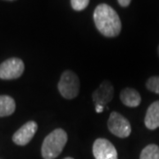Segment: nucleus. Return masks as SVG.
<instances>
[{
	"mask_svg": "<svg viewBox=\"0 0 159 159\" xmlns=\"http://www.w3.org/2000/svg\"><path fill=\"white\" fill-rule=\"evenodd\" d=\"M118 2L122 7H126L130 5L131 0H118Z\"/></svg>",
	"mask_w": 159,
	"mask_h": 159,
	"instance_id": "2eb2a0df",
	"label": "nucleus"
},
{
	"mask_svg": "<svg viewBox=\"0 0 159 159\" xmlns=\"http://www.w3.org/2000/svg\"><path fill=\"white\" fill-rule=\"evenodd\" d=\"M60 95L66 99H74L79 95L80 80L73 71H65L57 84Z\"/></svg>",
	"mask_w": 159,
	"mask_h": 159,
	"instance_id": "7ed1b4c3",
	"label": "nucleus"
},
{
	"mask_svg": "<svg viewBox=\"0 0 159 159\" xmlns=\"http://www.w3.org/2000/svg\"><path fill=\"white\" fill-rule=\"evenodd\" d=\"M146 87L148 90L152 91L154 93L159 94V76H153L150 77L147 80Z\"/></svg>",
	"mask_w": 159,
	"mask_h": 159,
	"instance_id": "ddd939ff",
	"label": "nucleus"
},
{
	"mask_svg": "<svg viewBox=\"0 0 159 159\" xmlns=\"http://www.w3.org/2000/svg\"><path fill=\"white\" fill-rule=\"evenodd\" d=\"M145 125L150 130H155L159 127V101L150 104L145 116Z\"/></svg>",
	"mask_w": 159,
	"mask_h": 159,
	"instance_id": "1a4fd4ad",
	"label": "nucleus"
},
{
	"mask_svg": "<svg viewBox=\"0 0 159 159\" xmlns=\"http://www.w3.org/2000/svg\"><path fill=\"white\" fill-rule=\"evenodd\" d=\"M108 128L112 134L119 138L128 137L132 131L129 121L121 114L116 111L111 112L110 115L108 120Z\"/></svg>",
	"mask_w": 159,
	"mask_h": 159,
	"instance_id": "20e7f679",
	"label": "nucleus"
},
{
	"mask_svg": "<svg viewBox=\"0 0 159 159\" xmlns=\"http://www.w3.org/2000/svg\"><path fill=\"white\" fill-rule=\"evenodd\" d=\"M67 142V134L61 128H57L47 135L42 145V156L44 159L57 157Z\"/></svg>",
	"mask_w": 159,
	"mask_h": 159,
	"instance_id": "f03ea898",
	"label": "nucleus"
},
{
	"mask_svg": "<svg viewBox=\"0 0 159 159\" xmlns=\"http://www.w3.org/2000/svg\"><path fill=\"white\" fill-rule=\"evenodd\" d=\"M120 100L127 107H137L142 102V97L137 90L126 88L121 91Z\"/></svg>",
	"mask_w": 159,
	"mask_h": 159,
	"instance_id": "9d476101",
	"label": "nucleus"
},
{
	"mask_svg": "<svg viewBox=\"0 0 159 159\" xmlns=\"http://www.w3.org/2000/svg\"><path fill=\"white\" fill-rule=\"evenodd\" d=\"M158 54H159V46H158Z\"/></svg>",
	"mask_w": 159,
	"mask_h": 159,
	"instance_id": "a211bd4d",
	"label": "nucleus"
},
{
	"mask_svg": "<svg viewBox=\"0 0 159 159\" xmlns=\"http://www.w3.org/2000/svg\"><path fill=\"white\" fill-rule=\"evenodd\" d=\"M89 4V0H71V6L75 11L84 10Z\"/></svg>",
	"mask_w": 159,
	"mask_h": 159,
	"instance_id": "4468645a",
	"label": "nucleus"
},
{
	"mask_svg": "<svg viewBox=\"0 0 159 159\" xmlns=\"http://www.w3.org/2000/svg\"><path fill=\"white\" fill-rule=\"evenodd\" d=\"M102 111H103V106L98 105V104L96 105V111H97V113H101V112H102Z\"/></svg>",
	"mask_w": 159,
	"mask_h": 159,
	"instance_id": "dca6fc26",
	"label": "nucleus"
},
{
	"mask_svg": "<svg viewBox=\"0 0 159 159\" xmlns=\"http://www.w3.org/2000/svg\"><path fill=\"white\" fill-rule=\"evenodd\" d=\"M113 92L114 89L112 84L108 80H104L101 83V85L98 87V89H96L93 93L92 98L96 103V105L98 104V105L104 106L112 100Z\"/></svg>",
	"mask_w": 159,
	"mask_h": 159,
	"instance_id": "6e6552de",
	"label": "nucleus"
},
{
	"mask_svg": "<svg viewBox=\"0 0 159 159\" xmlns=\"http://www.w3.org/2000/svg\"><path fill=\"white\" fill-rule=\"evenodd\" d=\"M94 21L98 31L106 37H115L121 31V21L117 11L106 4L97 6Z\"/></svg>",
	"mask_w": 159,
	"mask_h": 159,
	"instance_id": "f257e3e1",
	"label": "nucleus"
},
{
	"mask_svg": "<svg viewBox=\"0 0 159 159\" xmlns=\"http://www.w3.org/2000/svg\"><path fill=\"white\" fill-rule=\"evenodd\" d=\"M24 63L17 57H11L0 65V79H17L22 75L24 72Z\"/></svg>",
	"mask_w": 159,
	"mask_h": 159,
	"instance_id": "39448f33",
	"label": "nucleus"
},
{
	"mask_svg": "<svg viewBox=\"0 0 159 159\" xmlns=\"http://www.w3.org/2000/svg\"><path fill=\"white\" fill-rule=\"evenodd\" d=\"M37 124L34 121H29L16 131L12 136V141L15 144L20 146H25L29 143L34 136L37 131Z\"/></svg>",
	"mask_w": 159,
	"mask_h": 159,
	"instance_id": "0eeeda50",
	"label": "nucleus"
},
{
	"mask_svg": "<svg viewBox=\"0 0 159 159\" xmlns=\"http://www.w3.org/2000/svg\"><path fill=\"white\" fill-rule=\"evenodd\" d=\"M93 154L96 159H118V152L111 142L99 138L93 144Z\"/></svg>",
	"mask_w": 159,
	"mask_h": 159,
	"instance_id": "423d86ee",
	"label": "nucleus"
},
{
	"mask_svg": "<svg viewBox=\"0 0 159 159\" xmlns=\"http://www.w3.org/2000/svg\"><path fill=\"white\" fill-rule=\"evenodd\" d=\"M15 102L9 96H0V117L10 116L15 111Z\"/></svg>",
	"mask_w": 159,
	"mask_h": 159,
	"instance_id": "9b49d317",
	"label": "nucleus"
},
{
	"mask_svg": "<svg viewBox=\"0 0 159 159\" xmlns=\"http://www.w3.org/2000/svg\"><path fill=\"white\" fill-rule=\"evenodd\" d=\"M64 159H74L73 157H66V158H64Z\"/></svg>",
	"mask_w": 159,
	"mask_h": 159,
	"instance_id": "f3484780",
	"label": "nucleus"
},
{
	"mask_svg": "<svg viewBox=\"0 0 159 159\" xmlns=\"http://www.w3.org/2000/svg\"><path fill=\"white\" fill-rule=\"evenodd\" d=\"M140 159H159V147L150 144L142 149Z\"/></svg>",
	"mask_w": 159,
	"mask_h": 159,
	"instance_id": "f8f14e48",
	"label": "nucleus"
},
{
	"mask_svg": "<svg viewBox=\"0 0 159 159\" xmlns=\"http://www.w3.org/2000/svg\"><path fill=\"white\" fill-rule=\"evenodd\" d=\"M10 1H12V0H10Z\"/></svg>",
	"mask_w": 159,
	"mask_h": 159,
	"instance_id": "6ab92c4d",
	"label": "nucleus"
}]
</instances>
